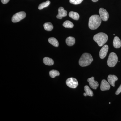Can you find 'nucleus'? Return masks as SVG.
Segmentation results:
<instances>
[{
	"mask_svg": "<svg viewBox=\"0 0 121 121\" xmlns=\"http://www.w3.org/2000/svg\"><path fill=\"white\" fill-rule=\"evenodd\" d=\"M107 79H108V82L109 83L110 85L113 87H114L115 81L117 80L118 78L115 75H108Z\"/></svg>",
	"mask_w": 121,
	"mask_h": 121,
	"instance_id": "obj_12",
	"label": "nucleus"
},
{
	"mask_svg": "<svg viewBox=\"0 0 121 121\" xmlns=\"http://www.w3.org/2000/svg\"><path fill=\"white\" fill-rule=\"evenodd\" d=\"M92 0V1H93V2H97V1H98L99 0Z\"/></svg>",
	"mask_w": 121,
	"mask_h": 121,
	"instance_id": "obj_26",
	"label": "nucleus"
},
{
	"mask_svg": "<svg viewBox=\"0 0 121 121\" xmlns=\"http://www.w3.org/2000/svg\"><path fill=\"white\" fill-rule=\"evenodd\" d=\"M48 41L54 47H58L59 46V43L58 40L54 37H51L48 39Z\"/></svg>",
	"mask_w": 121,
	"mask_h": 121,
	"instance_id": "obj_18",
	"label": "nucleus"
},
{
	"mask_svg": "<svg viewBox=\"0 0 121 121\" xmlns=\"http://www.w3.org/2000/svg\"><path fill=\"white\" fill-rule=\"evenodd\" d=\"M118 61V58L117 54L114 52H111L110 54L107 61V65L109 67H114Z\"/></svg>",
	"mask_w": 121,
	"mask_h": 121,
	"instance_id": "obj_4",
	"label": "nucleus"
},
{
	"mask_svg": "<svg viewBox=\"0 0 121 121\" xmlns=\"http://www.w3.org/2000/svg\"><path fill=\"white\" fill-rule=\"evenodd\" d=\"M113 45L114 47L116 48H118L121 46V41L119 37L115 36L114 39L113 41Z\"/></svg>",
	"mask_w": 121,
	"mask_h": 121,
	"instance_id": "obj_14",
	"label": "nucleus"
},
{
	"mask_svg": "<svg viewBox=\"0 0 121 121\" xmlns=\"http://www.w3.org/2000/svg\"><path fill=\"white\" fill-rule=\"evenodd\" d=\"M83 0H70L71 4L74 5H78L81 4Z\"/></svg>",
	"mask_w": 121,
	"mask_h": 121,
	"instance_id": "obj_23",
	"label": "nucleus"
},
{
	"mask_svg": "<svg viewBox=\"0 0 121 121\" xmlns=\"http://www.w3.org/2000/svg\"><path fill=\"white\" fill-rule=\"evenodd\" d=\"M93 61L92 56L88 53H84L80 57L79 64L81 67L87 66H89Z\"/></svg>",
	"mask_w": 121,
	"mask_h": 121,
	"instance_id": "obj_2",
	"label": "nucleus"
},
{
	"mask_svg": "<svg viewBox=\"0 0 121 121\" xmlns=\"http://www.w3.org/2000/svg\"><path fill=\"white\" fill-rule=\"evenodd\" d=\"M44 28L45 30L48 31H51L53 29V25L50 22H48L45 23L43 25Z\"/></svg>",
	"mask_w": 121,
	"mask_h": 121,
	"instance_id": "obj_19",
	"label": "nucleus"
},
{
	"mask_svg": "<svg viewBox=\"0 0 121 121\" xmlns=\"http://www.w3.org/2000/svg\"><path fill=\"white\" fill-rule=\"evenodd\" d=\"M110 103H110V102H109V104H110Z\"/></svg>",
	"mask_w": 121,
	"mask_h": 121,
	"instance_id": "obj_27",
	"label": "nucleus"
},
{
	"mask_svg": "<svg viewBox=\"0 0 121 121\" xmlns=\"http://www.w3.org/2000/svg\"><path fill=\"white\" fill-rule=\"evenodd\" d=\"M26 15V13L23 11L19 12L13 16L12 18V21L13 23L19 22L21 20L25 18Z\"/></svg>",
	"mask_w": 121,
	"mask_h": 121,
	"instance_id": "obj_5",
	"label": "nucleus"
},
{
	"mask_svg": "<svg viewBox=\"0 0 121 121\" xmlns=\"http://www.w3.org/2000/svg\"><path fill=\"white\" fill-rule=\"evenodd\" d=\"M69 17L75 20H78L79 18V15L78 13L71 11L69 13Z\"/></svg>",
	"mask_w": 121,
	"mask_h": 121,
	"instance_id": "obj_17",
	"label": "nucleus"
},
{
	"mask_svg": "<svg viewBox=\"0 0 121 121\" xmlns=\"http://www.w3.org/2000/svg\"><path fill=\"white\" fill-rule=\"evenodd\" d=\"M87 81L89 82L90 87L94 90L97 89L99 86L98 82L95 80L94 77L89 78L87 79Z\"/></svg>",
	"mask_w": 121,
	"mask_h": 121,
	"instance_id": "obj_8",
	"label": "nucleus"
},
{
	"mask_svg": "<svg viewBox=\"0 0 121 121\" xmlns=\"http://www.w3.org/2000/svg\"><path fill=\"white\" fill-rule=\"evenodd\" d=\"M109 47L107 45H105L102 47L99 52V56L100 58L103 59L106 56L108 52Z\"/></svg>",
	"mask_w": 121,
	"mask_h": 121,
	"instance_id": "obj_9",
	"label": "nucleus"
},
{
	"mask_svg": "<svg viewBox=\"0 0 121 121\" xmlns=\"http://www.w3.org/2000/svg\"><path fill=\"white\" fill-rule=\"evenodd\" d=\"M49 74L51 78H55L56 76H58L60 75V73L58 71L56 70H51L49 72Z\"/></svg>",
	"mask_w": 121,
	"mask_h": 121,
	"instance_id": "obj_22",
	"label": "nucleus"
},
{
	"mask_svg": "<svg viewBox=\"0 0 121 121\" xmlns=\"http://www.w3.org/2000/svg\"><path fill=\"white\" fill-rule=\"evenodd\" d=\"M102 19L99 15H92L89 20V27L91 30L97 29L101 23Z\"/></svg>",
	"mask_w": 121,
	"mask_h": 121,
	"instance_id": "obj_1",
	"label": "nucleus"
},
{
	"mask_svg": "<svg viewBox=\"0 0 121 121\" xmlns=\"http://www.w3.org/2000/svg\"><path fill=\"white\" fill-rule=\"evenodd\" d=\"M67 15V11L65 10L62 7H60L58 9V14L56 17L59 19H61L63 17H65Z\"/></svg>",
	"mask_w": 121,
	"mask_h": 121,
	"instance_id": "obj_10",
	"label": "nucleus"
},
{
	"mask_svg": "<svg viewBox=\"0 0 121 121\" xmlns=\"http://www.w3.org/2000/svg\"><path fill=\"white\" fill-rule=\"evenodd\" d=\"M99 16L102 20L104 21L108 20L109 18V14L105 9L101 8L99 9Z\"/></svg>",
	"mask_w": 121,
	"mask_h": 121,
	"instance_id": "obj_7",
	"label": "nucleus"
},
{
	"mask_svg": "<svg viewBox=\"0 0 121 121\" xmlns=\"http://www.w3.org/2000/svg\"><path fill=\"white\" fill-rule=\"evenodd\" d=\"M66 83L68 86L72 89L76 88L78 85V80L75 78H73L68 79L66 81Z\"/></svg>",
	"mask_w": 121,
	"mask_h": 121,
	"instance_id": "obj_6",
	"label": "nucleus"
},
{
	"mask_svg": "<svg viewBox=\"0 0 121 121\" xmlns=\"http://www.w3.org/2000/svg\"><path fill=\"white\" fill-rule=\"evenodd\" d=\"M121 92V84L120 85V86L119 87V88L118 89L117 91L115 92V94L116 95H118Z\"/></svg>",
	"mask_w": 121,
	"mask_h": 121,
	"instance_id": "obj_24",
	"label": "nucleus"
},
{
	"mask_svg": "<svg viewBox=\"0 0 121 121\" xmlns=\"http://www.w3.org/2000/svg\"><path fill=\"white\" fill-rule=\"evenodd\" d=\"M75 39L74 37L70 36L66 39V42L68 46H72L75 44Z\"/></svg>",
	"mask_w": 121,
	"mask_h": 121,
	"instance_id": "obj_15",
	"label": "nucleus"
},
{
	"mask_svg": "<svg viewBox=\"0 0 121 121\" xmlns=\"http://www.w3.org/2000/svg\"><path fill=\"white\" fill-rule=\"evenodd\" d=\"M50 3H51V2L49 0L45 2H43V3H41V4L39 5V7H38V9L39 10H41L44 8H46V7L49 6Z\"/></svg>",
	"mask_w": 121,
	"mask_h": 121,
	"instance_id": "obj_21",
	"label": "nucleus"
},
{
	"mask_svg": "<svg viewBox=\"0 0 121 121\" xmlns=\"http://www.w3.org/2000/svg\"><path fill=\"white\" fill-rule=\"evenodd\" d=\"M43 61L45 65L48 66H52L54 64V61L53 60L48 57H45L44 58Z\"/></svg>",
	"mask_w": 121,
	"mask_h": 121,
	"instance_id": "obj_16",
	"label": "nucleus"
},
{
	"mask_svg": "<svg viewBox=\"0 0 121 121\" xmlns=\"http://www.w3.org/2000/svg\"><path fill=\"white\" fill-rule=\"evenodd\" d=\"M1 0L2 4H5L8 3L10 0Z\"/></svg>",
	"mask_w": 121,
	"mask_h": 121,
	"instance_id": "obj_25",
	"label": "nucleus"
},
{
	"mask_svg": "<svg viewBox=\"0 0 121 121\" xmlns=\"http://www.w3.org/2000/svg\"><path fill=\"white\" fill-rule=\"evenodd\" d=\"M109 83L105 79L102 80L101 83L100 89L102 91L108 90L110 88V86Z\"/></svg>",
	"mask_w": 121,
	"mask_h": 121,
	"instance_id": "obj_11",
	"label": "nucleus"
},
{
	"mask_svg": "<svg viewBox=\"0 0 121 121\" xmlns=\"http://www.w3.org/2000/svg\"><path fill=\"white\" fill-rule=\"evenodd\" d=\"M108 39V36L105 33L100 32L95 35L93 39L97 43L99 47L103 46L106 43Z\"/></svg>",
	"mask_w": 121,
	"mask_h": 121,
	"instance_id": "obj_3",
	"label": "nucleus"
},
{
	"mask_svg": "<svg viewBox=\"0 0 121 121\" xmlns=\"http://www.w3.org/2000/svg\"><path fill=\"white\" fill-rule=\"evenodd\" d=\"M84 91L85 93H83V95L85 97L87 96L93 97L94 95V94L92 91L90 89L89 86H84Z\"/></svg>",
	"mask_w": 121,
	"mask_h": 121,
	"instance_id": "obj_13",
	"label": "nucleus"
},
{
	"mask_svg": "<svg viewBox=\"0 0 121 121\" xmlns=\"http://www.w3.org/2000/svg\"><path fill=\"white\" fill-rule=\"evenodd\" d=\"M63 25L64 27L69 28H72L74 26L73 24L71 21L68 20L64 22Z\"/></svg>",
	"mask_w": 121,
	"mask_h": 121,
	"instance_id": "obj_20",
	"label": "nucleus"
}]
</instances>
